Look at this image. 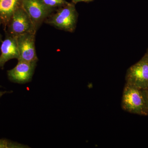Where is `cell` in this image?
Segmentation results:
<instances>
[{
  "instance_id": "52a82bcc",
  "label": "cell",
  "mask_w": 148,
  "mask_h": 148,
  "mask_svg": "<svg viewBox=\"0 0 148 148\" xmlns=\"http://www.w3.org/2000/svg\"><path fill=\"white\" fill-rule=\"evenodd\" d=\"M15 67L8 71V76L12 82L24 84L32 81L37 62L18 61Z\"/></svg>"
},
{
  "instance_id": "9a60e30c",
  "label": "cell",
  "mask_w": 148,
  "mask_h": 148,
  "mask_svg": "<svg viewBox=\"0 0 148 148\" xmlns=\"http://www.w3.org/2000/svg\"><path fill=\"white\" fill-rule=\"evenodd\" d=\"M143 57L145 58L146 60H147L148 62V51L147 52V53H146L145 54V55L143 56Z\"/></svg>"
},
{
  "instance_id": "2e32d148",
  "label": "cell",
  "mask_w": 148,
  "mask_h": 148,
  "mask_svg": "<svg viewBox=\"0 0 148 148\" xmlns=\"http://www.w3.org/2000/svg\"><path fill=\"white\" fill-rule=\"evenodd\" d=\"M1 24H2L1 22L0 21V26H1ZM3 41L2 40V36L1 34V33H0V42H2Z\"/></svg>"
},
{
  "instance_id": "7a4b0ae2",
  "label": "cell",
  "mask_w": 148,
  "mask_h": 148,
  "mask_svg": "<svg viewBox=\"0 0 148 148\" xmlns=\"http://www.w3.org/2000/svg\"><path fill=\"white\" fill-rule=\"evenodd\" d=\"M123 110L130 113L148 115L145 100L142 90L125 83L122 97Z\"/></svg>"
},
{
  "instance_id": "277c9868",
  "label": "cell",
  "mask_w": 148,
  "mask_h": 148,
  "mask_svg": "<svg viewBox=\"0 0 148 148\" xmlns=\"http://www.w3.org/2000/svg\"><path fill=\"white\" fill-rule=\"evenodd\" d=\"M38 31L47 18L56 10L46 5L41 0H24L22 5Z\"/></svg>"
},
{
  "instance_id": "7c38bea8",
  "label": "cell",
  "mask_w": 148,
  "mask_h": 148,
  "mask_svg": "<svg viewBox=\"0 0 148 148\" xmlns=\"http://www.w3.org/2000/svg\"><path fill=\"white\" fill-rule=\"evenodd\" d=\"M142 91L143 95H144L145 100L148 111V87L145 88V89H142Z\"/></svg>"
},
{
  "instance_id": "5b68a950",
  "label": "cell",
  "mask_w": 148,
  "mask_h": 148,
  "mask_svg": "<svg viewBox=\"0 0 148 148\" xmlns=\"http://www.w3.org/2000/svg\"><path fill=\"white\" fill-rule=\"evenodd\" d=\"M126 83L142 89L148 87V62L143 57L127 69L125 75Z\"/></svg>"
},
{
  "instance_id": "9c48e42d",
  "label": "cell",
  "mask_w": 148,
  "mask_h": 148,
  "mask_svg": "<svg viewBox=\"0 0 148 148\" xmlns=\"http://www.w3.org/2000/svg\"><path fill=\"white\" fill-rule=\"evenodd\" d=\"M24 0H0V21L5 30L14 13L22 7Z\"/></svg>"
},
{
  "instance_id": "8fae6325",
  "label": "cell",
  "mask_w": 148,
  "mask_h": 148,
  "mask_svg": "<svg viewBox=\"0 0 148 148\" xmlns=\"http://www.w3.org/2000/svg\"><path fill=\"white\" fill-rule=\"evenodd\" d=\"M26 145L6 139H0V148H28Z\"/></svg>"
},
{
  "instance_id": "30bf717a",
  "label": "cell",
  "mask_w": 148,
  "mask_h": 148,
  "mask_svg": "<svg viewBox=\"0 0 148 148\" xmlns=\"http://www.w3.org/2000/svg\"><path fill=\"white\" fill-rule=\"evenodd\" d=\"M46 5L50 8L56 10L69 3L66 0H41Z\"/></svg>"
},
{
  "instance_id": "3957f363",
  "label": "cell",
  "mask_w": 148,
  "mask_h": 148,
  "mask_svg": "<svg viewBox=\"0 0 148 148\" xmlns=\"http://www.w3.org/2000/svg\"><path fill=\"white\" fill-rule=\"evenodd\" d=\"M4 31L5 34L15 37L26 33L37 32L31 18L23 7L14 13Z\"/></svg>"
},
{
  "instance_id": "ba28073f",
  "label": "cell",
  "mask_w": 148,
  "mask_h": 148,
  "mask_svg": "<svg viewBox=\"0 0 148 148\" xmlns=\"http://www.w3.org/2000/svg\"><path fill=\"white\" fill-rule=\"evenodd\" d=\"M4 40L0 47V68L3 69L7 62L12 59L19 58L17 38L5 34Z\"/></svg>"
},
{
  "instance_id": "6da1fadb",
  "label": "cell",
  "mask_w": 148,
  "mask_h": 148,
  "mask_svg": "<svg viewBox=\"0 0 148 148\" xmlns=\"http://www.w3.org/2000/svg\"><path fill=\"white\" fill-rule=\"evenodd\" d=\"M75 5L69 3L66 5L57 8L45 21L56 29L71 33L75 32L76 28L78 14Z\"/></svg>"
},
{
  "instance_id": "5bb4252c",
  "label": "cell",
  "mask_w": 148,
  "mask_h": 148,
  "mask_svg": "<svg viewBox=\"0 0 148 148\" xmlns=\"http://www.w3.org/2000/svg\"><path fill=\"white\" fill-rule=\"evenodd\" d=\"M12 91H0V98L4 94H5V93H11V92H12Z\"/></svg>"
},
{
  "instance_id": "8992f818",
  "label": "cell",
  "mask_w": 148,
  "mask_h": 148,
  "mask_svg": "<svg viewBox=\"0 0 148 148\" xmlns=\"http://www.w3.org/2000/svg\"><path fill=\"white\" fill-rule=\"evenodd\" d=\"M36 34L27 33L16 37L19 55L18 61L29 62L38 61L35 46Z\"/></svg>"
},
{
  "instance_id": "4fadbf2b",
  "label": "cell",
  "mask_w": 148,
  "mask_h": 148,
  "mask_svg": "<svg viewBox=\"0 0 148 148\" xmlns=\"http://www.w3.org/2000/svg\"><path fill=\"white\" fill-rule=\"evenodd\" d=\"M94 0H72V3L76 4L78 3L81 2H84L89 3L92 2Z\"/></svg>"
}]
</instances>
